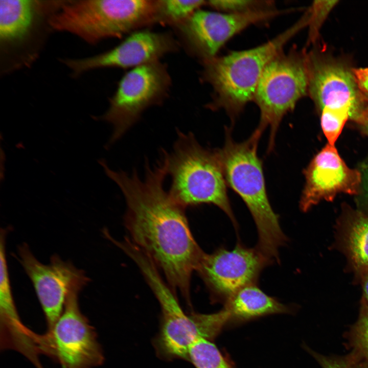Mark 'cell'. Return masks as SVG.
Returning a JSON list of instances; mask_svg holds the SVG:
<instances>
[{"instance_id":"cell-13","label":"cell","mask_w":368,"mask_h":368,"mask_svg":"<svg viewBox=\"0 0 368 368\" xmlns=\"http://www.w3.org/2000/svg\"><path fill=\"white\" fill-rule=\"evenodd\" d=\"M308 89L321 110H347L350 119L362 125L368 118V100L360 91L352 71L342 65L306 57Z\"/></svg>"},{"instance_id":"cell-5","label":"cell","mask_w":368,"mask_h":368,"mask_svg":"<svg viewBox=\"0 0 368 368\" xmlns=\"http://www.w3.org/2000/svg\"><path fill=\"white\" fill-rule=\"evenodd\" d=\"M158 0L64 1L49 25L96 44L158 22Z\"/></svg>"},{"instance_id":"cell-30","label":"cell","mask_w":368,"mask_h":368,"mask_svg":"<svg viewBox=\"0 0 368 368\" xmlns=\"http://www.w3.org/2000/svg\"><path fill=\"white\" fill-rule=\"evenodd\" d=\"M228 368H235L234 365L233 364V363L230 361H229V364Z\"/></svg>"},{"instance_id":"cell-7","label":"cell","mask_w":368,"mask_h":368,"mask_svg":"<svg viewBox=\"0 0 368 368\" xmlns=\"http://www.w3.org/2000/svg\"><path fill=\"white\" fill-rule=\"evenodd\" d=\"M308 83L306 57L295 49L278 54L264 70L253 101L260 111L257 129L262 133L267 127L270 129L268 151L273 148L282 119L306 94Z\"/></svg>"},{"instance_id":"cell-10","label":"cell","mask_w":368,"mask_h":368,"mask_svg":"<svg viewBox=\"0 0 368 368\" xmlns=\"http://www.w3.org/2000/svg\"><path fill=\"white\" fill-rule=\"evenodd\" d=\"M291 10L274 8L242 13H223L199 9L174 28L188 52L202 62L216 56L229 39L248 26Z\"/></svg>"},{"instance_id":"cell-21","label":"cell","mask_w":368,"mask_h":368,"mask_svg":"<svg viewBox=\"0 0 368 368\" xmlns=\"http://www.w3.org/2000/svg\"><path fill=\"white\" fill-rule=\"evenodd\" d=\"M189 360L196 368H228L226 359L211 340L200 337L190 347Z\"/></svg>"},{"instance_id":"cell-15","label":"cell","mask_w":368,"mask_h":368,"mask_svg":"<svg viewBox=\"0 0 368 368\" xmlns=\"http://www.w3.org/2000/svg\"><path fill=\"white\" fill-rule=\"evenodd\" d=\"M306 182L300 206L307 212L322 200L332 201L341 193L357 194L361 175L350 168L335 146L327 144L312 158L305 171Z\"/></svg>"},{"instance_id":"cell-16","label":"cell","mask_w":368,"mask_h":368,"mask_svg":"<svg viewBox=\"0 0 368 368\" xmlns=\"http://www.w3.org/2000/svg\"><path fill=\"white\" fill-rule=\"evenodd\" d=\"M63 2L1 0L0 42L4 52L22 47L39 25L49 20Z\"/></svg>"},{"instance_id":"cell-1","label":"cell","mask_w":368,"mask_h":368,"mask_svg":"<svg viewBox=\"0 0 368 368\" xmlns=\"http://www.w3.org/2000/svg\"><path fill=\"white\" fill-rule=\"evenodd\" d=\"M99 164L122 192L126 203L125 223L131 241L145 252L164 273L176 294L180 292L190 303V283L204 252L195 240L183 208L164 188L166 163L160 154L151 167L147 160L142 179Z\"/></svg>"},{"instance_id":"cell-22","label":"cell","mask_w":368,"mask_h":368,"mask_svg":"<svg viewBox=\"0 0 368 368\" xmlns=\"http://www.w3.org/2000/svg\"><path fill=\"white\" fill-rule=\"evenodd\" d=\"M320 124L328 144L335 146L343 127L350 119V113L347 110L323 108L320 110Z\"/></svg>"},{"instance_id":"cell-8","label":"cell","mask_w":368,"mask_h":368,"mask_svg":"<svg viewBox=\"0 0 368 368\" xmlns=\"http://www.w3.org/2000/svg\"><path fill=\"white\" fill-rule=\"evenodd\" d=\"M171 85L167 66L160 61L136 67L126 73L109 99L108 109L98 118L113 127L108 145L119 140L146 109L162 103L168 97Z\"/></svg>"},{"instance_id":"cell-19","label":"cell","mask_w":368,"mask_h":368,"mask_svg":"<svg viewBox=\"0 0 368 368\" xmlns=\"http://www.w3.org/2000/svg\"><path fill=\"white\" fill-rule=\"evenodd\" d=\"M205 4L202 0H158V22L175 28Z\"/></svg>"},{"instance_id":"cell-14","label":"cell","mask_w":368,"mask_h":368,"mask_svg":"<svg viewBox=\"0 0 368 368\" xmlns=\"http://www.w3.org/2000/svg\"><path fill=\"white\" fill-rule=\"evenodd\" d=\"M178 42L168 33L140 30L131 33L122 42L105 52L79 59H64L62 62L74 76L104 67L130 68L159 61L175 52Z\"/></svg>"},{"instance_id":"cell-27","label":"cell","mask_w":368,"mask_h":368,"mask_svg":"<svg viewBox=\"0 0 368 368\" xmlns=\"http://www.w3.org/2000/svg\"><path fill=\"white\" fill-rule=\"evenodd\" d=\"M362 288V296L361 306L368 308V271L360 276Z\"/></svg>"},{"instance_id":"cell-9","label":"cell","mask_w":368,"mask_h":368,"mask_svg":"<svg viewBox=\"0 0 368 368\" xmlns=\"http://www.w3.org/2000/svg\"><path fill=\"white\" fill-rule=\"evenodd\" d=\"M82 289L71 290L61 315L44 336L47 352L57 359L61 368H93L104 360L94 329L79 307Z\"/></svg>"},{"instance_id":"cell-12","label":"cell","mask_w":368,"mask_h":368,"mask_svg":"<svg viewBox=\"0 0 368 368\" xmlns=\"http://www.w3.org/2000/svg\"><path fill=\"white\" fill-rule=\"evenodd\" d=\"M18 256L33 284L49 331L61 315L71 290L76 287L83 288L89 280L83 270L57 255L51 257L50 264H43L35 258L26 243L18 247Z\"/></svg>"},{"instance_id":"cell-28","label":"cell","mask_w":368,"mask_h":368,"mask_svg":"<svg viewBox=\"0 0 368 368\" xmlns=\"http://www.w3.org/2000/svg\"><path fill=\"white\" fill-rule=\"evenodd\" d=\"M361 125L364 132L368 136V118L364 123Z\"/></svg>"},{"instance_id":"cell-24","label":"cell","mask_w":368,"mask_h":368,"mask_svg":"<svg viewBox=\"0 0 368 368\" xmlns=\"http://www.w3.org/2000/svg\"><path fill=\"white\" fill-rule=\"evenodd\" d=\"M305 349L321 368H365L350 353L343 356H326L305 346Z\"/></svg>"},{"instance_id":"cell-29","label":"cell","mask_w":368,"mask_h":368,"mask_svg":"<svg viewBox=\"0 0 368 368\" xmlns=\"http://www.w3.org/2000/svg\"><path fill=\"white\" fill-rule=\"evenodd\" d=\"M366 178L367 183L368 184V167L367 168V169L366 170Z\"/></svg>"},{"instance_id":"cell-6","label":"cell","mask_w":368,"mask_h":368,"mask_svg":"<svg viewBox=\"0 0 368 368\" xmlns=\"http://www.w3.org/2000/svg\"><path fill=\"white\" fill-rule=\"evenodd\" d=\"M132 260L158 300L162 322L156 348L160 355L169 358L189 359L191 346L199 338H213L215 326L211 315L192 313L186 314L176 294L164 282L158 268L145 253L136 252Z\"/></svg>"},{"instance_id":"cell-3","label":"cell","mask_w":368,"mask_h":368,"mask_svg":"<svg viewBox=\"0 0 368 368\" xmlns=\"http://www.w3.org/2000/svg\"><path fill=\"white\" fill-rule=\"evenodd\" d=\"M308 24L305 15L272 39L256 48L215 56L202 62L201 79L213 88L212 110L224 109L235 119L254 99L256 90L267 64L283 51L286 43Z\"/></svg>"},{"instance_id":"cell-20","label":"cell","mask_w":368,"mask_h":368,"mask_svg":"<svg viewBox=\"0 0 368 368\" xmlns=\"http://www.w3.org/2000/svg\"><path fill=\"white\" fill-rule=\"evenodd\" d=\"M346 336L350 354L368 368V308L361 306L357 321Z\"/></svg>"},{"instance_id":"cell-4","label":"cell","mask_w":368,"mask_h":368,"mask_svg":"<svg viewBox=\"0 0 368 368\" xmlns=\"http://www.w3.org/2000/svg\"><path fill=\"white\" fill-rule=\"evenodd\" d=\"M177 133L171 152L160 151L171 177L169 193L185 208L204 203L218 206L236 227L218 149L202 146L191 132Z\"/></svg>"},{"instance_id":"cell-26","label":"cell","mask_w":368,"mask_h":368,"mask_svg":"<svg viewBox=\"0 0 368 368\" xmlns=\"http://www.w3.org/2000/svg\"><path fill=\"white\" fill-rule=\"evenodd\" d=\"M352 72L358 88L368 100V67L355 68Z\"/></svg>"},{"instance_id":"cell-17","label":"cell","mask_w":368,"mask_h":368,"mask_svg":"<svg viewBox=\"0 0 368 368\" xmlns=\"http://www.w3.org/2000/svg\"><path fill=\"white\" fill-rule=\"evenodd\" d=\"M228 323H240L268 315L287 313L290 308L261 290L257 284L238 291L224 303Z\"/></svg>"},{"instance_id":"cell-25","label":"cell","mask_w":368,"mask_h":368,"mask_svg":"<svg viewBox=\"0 0 368 368\" xmlns=\"http://www.w3.org/2000/svg\"><path fill=\"white\" fill-rule=\"evenodd\" d=\"M337 2V1H319L314 2L309 11V38L311 40L315 38L320 26Z\"/></svg>"},{"instance_id":"cell-2","label":"cell","mask_w":368,"mask_h":368,"mask_svg":"<svg viewBox=\"0 0 368 368\" xmlns=\"http://www.w3.org/2000/svg\"><path fill=\"white\" fill-rule=\"evenodd\" d=\"M262 133L256 129L248 139L237 143L227 130L224 145L218 151L226 184L242 199L255 221L258 237L256 247L271 261L279 262V250L287 238L268 198L257 154Z\"/></svg>"},{"instance_id":"cell-23","label":"cell","mask_w":368,"mask_h":368,"mask_svg":"<svg viewBox=\"0 0 368 368\" xmlns=\"http://www.w3.org/2000/svg\"><path fill=\"white\" fill-rule=\"evenodd\" d=\"M208 4L218 10L231 13H242L253 11L274 8L271 1H209Z\"/></svg>"},{"instance_id":"cell-18","label":"cell","mask_w":368,"mask_h":368,"mask_svg":"<svg viewBox=\"0 0 368 368\" xmlns=\"http://www.w3.org/2000/svg\"><path fill=\"white\" fill-rule=\"evenodd\" d=\"M338 230L341 247L356 274L368 271V216L352 212L342 219Z\"/></svg>"},{"instance_id":"cell-11","label":"cell","mask_w":368,"mask_h":368,"mask_svg":"<svg viewBox=\"0 0 368 368\" xmlns=\"http://www.w3.org/2000/svg\"><path fill=\"white\" fill-rule=\"evenodd\" d=\"M272 262L256 247L238 243L232 250L220 248L204 253L196 271L212 301L224 304L240 289L256 284L262 270Z\"/></svg>"}]
</instances>
